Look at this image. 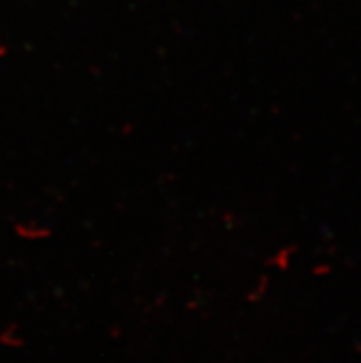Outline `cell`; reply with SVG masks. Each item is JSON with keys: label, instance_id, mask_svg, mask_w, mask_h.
Instances as JSON below:
<instances>
[]
</instances>
